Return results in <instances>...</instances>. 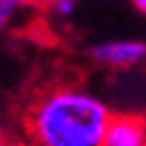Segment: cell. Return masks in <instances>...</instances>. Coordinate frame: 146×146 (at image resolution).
<instances>
[{
	"mask_svg": "<svg viewBox=\"0 0 146 146\" xmlns=\"http://www.w3.org/2000/svg\"><path fill=\"white\" fill-rule=\"evenodd\" d=\"M104 146H146V116L114 114Z\"/></svg>",
	"mask_w": 146,
	"mask_h": 146,
	"instance_id": "3957f363",
	"label": "cell"
},
{
	"mask_svg": "<svg viewBox=\"0 0 146 146\" xmlns=\"http://www.w3.org/2000/svg\"><path fill=\"white\" fill-rule=\"evenodd\" d=\"M5 139H8V129H5V121H3V116H0V146L5 144Z\"/></svg>",
	"mask_w": 146,
	"mask_h": 146,
	"instance_id": "8992f818",
	"label": "cell"
},
{
	"mask_svg": "<svg viewBox=\"0 0 146 146\" xmlns=\"http://www.w3.org/2000/svg\"><path fill=\"white\" fill-rule=\"evenodd\" d=\"M27 3H30V0H0V32L13 23V17H15Z\"/></svg>",
	"mask_w": 146,
	"mask_h": 146,
	"instance_id": "277c9868",
	"label": "cell"
},
{
	"mask_svg": "<svg viewBox=\"0 0 146 146\" xmlns=\"http://www.w3.org/2000/svg\"><path fill=\"white\" fill-rule=\"evenodd\" d=\"M131 5H134L139 13H144V15H146V0H131Z\"/></svg>",
	"mask_w": 146,
	"mask_h": 146,
	"instance_id": "52a82bcc",
	"label": "cell"
},
{
	"mask_svg": "<svg viewBox=\"0 0 146 146\" xmlns=\"http://www.w3.org/2000/svg\"><path fill=\"white\" fill-rule=\"evenodd\" d=\"M111 119V109L97 94L62 84L30 104L25 131L32 146H104Z\"/></svg>",
	"mask_w": 146,
	"mask_h": 146,
	"instance_id": "6da1fadb",
	"label": "cell"
},
{
	"mask_svg": "<svg viewBox=\"0 0 146 146\" xmlns=\"http://www.w3.org/2000/svg\"><path fill=\"white\" fill-rule=\"evenodd\" d=\"M77 3L79 0H52V10L60 17H69L74 10H77Z\"/></svg>",
	"mask_w": 146,
	"mask_h": 146,
	"instance_id": "5b68a950",
	"label": "cell"
},
{
	"mask_svg": "<svg viewBox=\"0 0 146 146\" xmlns=\"http://www.w3.org/2000/svg\"><path fill=\"white\" fill-rule=\"evenodd\" d=\"M97 64L111 69H131L146 62V42L144 40H109V42H97L89 50Z\"/></svg>",
	"mask_w": 146,
	"mask_h": 146,
	"instance_id": "7a4b0ae2",
	"label": "cell"
},
{
	"mask_svg": "<svg viewBox=\"0 0 146 146\" xmlns=\"http://www.w3.org/2000/svg\"><path fill=\"white\" fill-rule=\"evenodd\" d=\"M30 3H52V0H30Z\"/></svg>",
	"mask_w": 146,
	"mask_h": 146,
	"instance_id": "ba28073f",
	"label": "cell"
}]
</instances>
